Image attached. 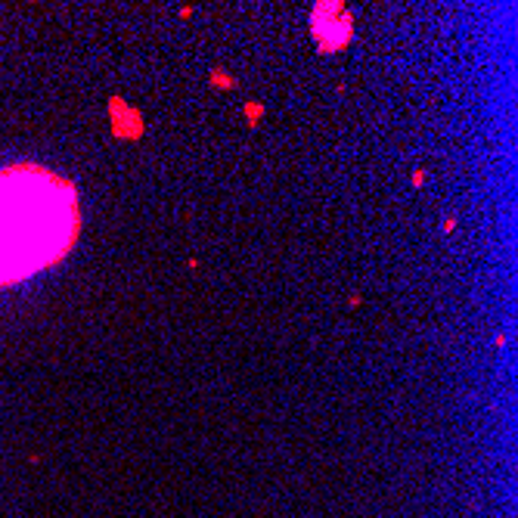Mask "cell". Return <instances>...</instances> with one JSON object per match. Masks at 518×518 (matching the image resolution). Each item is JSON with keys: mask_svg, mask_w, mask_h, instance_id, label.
<instances>
[{"mask_svg": "<svg viewBox=\"0 0 518 518\" xmlns=\"http://www.w3.org/2000/svg\"><path fill=\"white\" fill-rule=\"evenodd\" d=\"M81 233L72 180L37 161L0 171V286H16L60 264Z\"/></svg>", "mask_w": 518, "mask_h": 518, "instance_id": "obj_1", "label": "cell"}]
</instances>
